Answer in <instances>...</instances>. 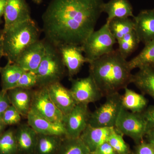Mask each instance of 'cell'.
Instances as JSON below:
<instances>
[{
    "instance_id": "1",
    "label": "cell",
    "mask_w": 154,
    "mask_h": 154,
    "mask_svg": "<svg viewBox=\"0 0 154 154\" xmlns=\"http://www.w3.org/2000/svg\"><path fill=\"white\" fill-rule=\"evenodd\" d=\"M103 0H51L42 19L45 40L58 48L82 45L95 30Z\"/></svg>"
},
{
    "instance_id": "2",
    "label": "cell",
    "mask_w": 154,
    "mask_h": 154,
    "mask_svg": "<svg viewBox=\"0 0 154 154\" xmlns=\"http://www.w3.org/2000/svg\"><path fill=\"white\" fill-rule=\"evenodd\" d=\"M89 64V75L104 97L118 93L132 82V70L128 61L117 49Z\"/></svg>"
},
{
    "instance_id": "3",
    "label": "cell",
    "mask_w": 154,
    "mask_h": 154,
    "mask_svg": "<svg viewBox=\"0 0 154 154\" xmlns=\"http://www.w3.org/2000/svg\"><path fill=\"white\" fill-rule=\"evenodd\" d=\"M40 31L31 19L14 25L3 31L2 39L4 57L15 63L23 51L39 40Z\"/></svg>"
},
{
    "instance_id": "4",
    "label": "cell",
    "mask_w": 154,
    "mask_h": 154,
    "mask_svg": "<svg viewBox=\"0 0 154 154\" xmlns=\"http://www.w3.org/2000/svg\"><path fill=\"white\" fill-rule=\"evenodd\" d=\"M45 41V53L36 72L38 88L47 87L60 82L66 69L58 48Z\"/></svg>"
},
{
    "instance_id": "5",
    "label": "cell",
    "mask_w": 154,
    "mask_h": 154,
    "mask_svg": "<svg viewBox=\"0 0 154 154\" xmlns=\"http://www.w3.org/2000/svg\"><path fill=\"white\" fill-rule=\"evenodd\" d=\"M116 43L106 22L99 30L92 32L81 46L90 63L113 51Z\"/></svg>"
},
{
    "instance_id": "6",
    "label": "cell",
    "mask_w": 154,
    "mask_h": 154,
    "mask_svg": "<svg viewBox=\"0 0 154 154\" xmlns=\"http://www.w3.org/2000/svg\"><path fill=\"white\" fill-rule=\"evenodd\" d=\"M116 130L138 144L143 140L149 128L142 113H133L122 108L115 125Z\"/></svg>"
},
{
    "instance_id": "7",
    "label": "cell",
    "mask_w": 154,
    "mask_h": 154,
    "mask_svg": "<svg viewBox=\"0 0 154 154\" xmlns=\"http://www.w3.org/2000/svg\"><path fill=\"white\" fill-rule=\"evenodd\" d=\"M105 102L91 113L89 125L94 127H115L122 109V95L118 93L105 96Z\"/></svg>"
},
{
    "instance_id": "8",
    "label": "cell",
    "mask_w": 154,
    "mask_h": 154,
    "mask_svg": "<svg viewBox=\"0 0 154 154\" xmlns=\"http://www.w3.org/2000/svg\"><path fill=\"white\" fill-rule=\"evenodd\" d=\"M30 110L50 121L62 123L63 114L53 102L47 87L33 90Z\"/></svg>"
},
{
    "instance_id": "9",
    "label": "cell",
    "mask_w": 154,
    "mask_h": 154,
    "mask_svg": "<svg viewBox=\"0 0 154 154\" xmlns=\"http://www.w3.org/2000/svg\"><path fill=\"white\" fill-rule=\"evenodd\" d=\"M70 80L71 82L70 90L77 104L89 105L104 97L90 75L85 78Z\"/></svg>"
},
{
    "instance_id": "10",
    "label": "cell",
    "mask_w": 154,
    "mask_h": 154,
    "mask_svg": "<svg viewBox=\"0 0 154 154\" xmlns=\"http://www.w3.org/2000/svg\"><path fill=\"white\" fill-rule=\"evenodd\" d=\"M91 113L88 105L77 104L70 112L63 115L62 123L66 137H79L89 125Z\"/></svg>"
},
{
    "instance_id": "11",
    "label": "cell",
    "mask_w": 154,
    "mask_h": 154,
    "mask_svg": "<svg viewBox=\"0 0 154 154\" xmlns=\"http://www.w3.org/2000/svg\"><path fill=\"white\" fill-rule=\"evenodd\" d=\"M58 49L67 70L69 80L79 72L84 64L88 63L81 45H65Z\"/></svg>"
},
{
    "instance_id": "12",
    "label": "cell",
    "mask_w": 154,
    "mask_h": 154,
    "mask_svg": "<svg viewBox=\"0 0 154 154\" xmlns=\"http://www.w3.org/2000/svg\"><path fill=\"white\" fill-rule=\"evenodd\" d=\"M31 19L30 8L26 0H7L3 31L14 25Z\"/></svg>"
},
{
    "instance_id": "13",
    "label": "cell",
    "mask_w": 154,
    "mask_h": 154,
    "mask_svg": "<svg viewBox=\"0 0 154 154\" xmlns=\"http://www.w3.org/2000/svg\"><path fill=\"white\" fill-rule=\"evenodd\" d=\"M45 40H38L26 48L20 54L15 63L25 71L36 73L45 53Z\"/></svg>"
},
{
    "instance_id": "14",
    "label": "cell",
    "mask_w": 154,
    "mask_h": 154,
    "mask_svg": "<svg viewBox=\"0 0 154 154\" xmlns=\"http://www.w3.org/2000/svg\"><path fill=\"white\" fill-rule=\"evenodd\" d=\"M47 88L53 102L63 115L70 112L76 105L70 89L64 87L60 82L51 84Z\"/></svg>"
},
{
    "instance_id": "15",
    "label": "cell",
    "mask_w": 154,
    "mask_h": 154,
    "mask_svg": "<svg viewBox=\"0 0 154 154\" xmlns=\"http://www.w3.org/2000/svg\"><path fill=\"white\" fill-rule=\"evenodd\" d=\"M28 124L38 134L66 137L62 123L54 122L30 110L27 117Z\"/></svg>"
},
{
    "instance_id": "16",
    "label": "cell",
    "mask_w": 154,
    "mask_h": 154,
    "mask_svg": "<svg viewBox=\"0 0 154 154\" xmlns=\"http://www.w3.org/2000/svg\"><path fill=\"white\" fill-rule=\"evenodd\" d=\"M133 20L140 42L145 45L154 39V9L140 11Z\"/></svg>"
},
{
    "instance_id": "17",
    "label": "cell",
    "mask_w": 154,
    "mask_h": 154,
    "mask_svg": "<svg viewBox=\"0 0 154 154\" xmlns=\"http://www.w3.org/2000/svg\"><path fill=\"white\" fill-rule=\"evenodd\" d=\"M115 130V127H94L88 125L79 137L91 154L100 145L107 141Z\"/></svg>"
},
{
    "instance_id": "18",
    "label": "cell",
    "mask_w": 154,
    "mask_h": 154,
    "mask_svg": "<svg viewBox=\"0 0 154 154\" xmlns=\"http://www.w3.org/2000/svg\"><path fill=\"white\" fill-rule=\"evenodd\" d=\"M19 154H34L38 134L28 124L19 125L15 129Z\"/></svg>"
},
{
    "instance_id": "19",
    "label": "cell",
    "mask_w": 154,
    "mask_h": 154,
    "mask_svg": "<svg viewBox=\"0 0 154 154\" xmlns=\"http://www.w3.org/2000/svg\"><path fill=\"white\" fill-rule=\"evenodd\" d=\"M33 90L15 88L8 91L11 105L14 106L22 117H27L31 109Z\"/></svg>"
},
{
    "instance_id": "20",
    "label": "cell",
    "mask_w": 154,
    "mask_h": 154,
    "mask_svg": "<svg viewBox=\"0 0 154 154\" xmlns=\"http://www.w3.org/2000/svg\"><path fill=\"white\" fill-rule=\"evenodd\" d=\"M131 83L142 93L149 95L154 100V69L151 66L139 69L133 74Z\"/></svg>"
},
{
    "instance_id": "21",
    "label": "cell",
    "mask_w": 154,
    "mask_h": 154,
    "mask_svg": "<svg viewBox=\"0 0 154 154\" xmlns=\"http://www.w3.org/2000/svg\"><path fill=\"white\" fill-rule=\"evenodd\" d=\"M102 11L107 14L106 22L116 18L134 17L132 5L128 0H110L104 3Z\"/></svg>"
},
{
    "instance_id": "22",
    "label": "cell",
    "mask_w": 154,
    "mask_h": 154,
    "mask_svg": "<svg viewBox=\"0 0 154 154\" xmlns=\"http://www.w3.org/2000/svg\"><path fill=\"white\" fill-rule=\"evenodd\" d=\"M122 95V108L133 113H142L147 107L148 100L142 94L127 87Z\"/></svg>"
},
{
    "instance_id": "23",
    "label": "cell",
    "mask_w": 154,
    "mask_h": 154,
    "mask_svg": "<svg viewBox=\"0 0 154 154\" xmlns=\"http://www.w3.org/2000/svg\"><path fill=\"white\" fill-rule=\"evenodd\" d=\"M25 71L17 64L9 62L5 66H1L2 90L8 91L16 88L19 79Z\"/></svg>"
},
{
    "instance_id": "24",
    "label": "cell",
    "mask_w": 154,
    "mask_h": 154,
    "mask_svg": "<svg viewBox=\"0 0 154 154\" xmlns=\"http://www.w3.org/2000/svg\"><path fill=\"white\" fill-rule=\"evenodd\" d=\"M65 137L38 134L34 154H57Z\"/></svg>"
},
{
    "instance_id": "25",
    "label": "cell",
    "mask_w": 154,
    "mask_h": 154,
    "mask_svg": "<svg viewBox=\"0 0 154 154\" xmlns=\"http://www.w3.org/2000/svg\"><path fill=\"white\" fill-rule=\"evenodd\" d=\"M154 63V39L145 44L143 49L130 60L128 65L131 70L146 66H151Z\"/></svg>"
},
{
    "instance_id": "26",
    "label": "cell",
    "mask_w": 154,
    "mask_h": 154,
    "mask_svg": "<svg viewBox=\"0 0 154 154\" xmlns=\"http://www.w3.org/2000/svg\"><path fill=\"white\" fill-rule=\"evenodd\" d=\"M107 22L110 32L117 42L126 34L134 30V22L129 18H116Z\"/></svg>"
},
{
    "instance_id": "27",
    "label": "cell",
    "mask_w": 154,
    "mask_h": 154,
    "mask_svg": "<svg viewBox=\"0 0 154 154\" xmlns=\"http://www.w3.org/2000/svg\"><path fill=\"white\" fill-rule=\"evenodd\" d=\"M57 154H91L80 137H65Z\"/></svg>"
},
{
    "instance_id": "28",
    "label": "cell",
    "mask_w": 154,
    "mask_h": 154,
    "mask_svg": "<svg viewBox=\"0 0 154 154\" xmlns=\"http://www.w3.org/2000/svg\"><path fill=\"white\" fill-rule=\"evenodd\" d=\"M0 154H19L14 128L6 130L0 136Z\"/></svg>"
},
{
    "instance_id": "29",
    "label": "cell",
    "mask_w": 154,
    "mask_h": 154,
    "mask_svg": "<svg viewBox=\"0 0 154 154\" xmlns=\"http://www.w3.org/2000/svg\"><path fill=\"white\" fill-rule=\"evenodd\" d=\"M134 30L123 36L117 41V50L121 55L125 59L128 57L137 49L140 43Z\"/></svg>"
},
{
    "instance_id": "30",
    "label": "cell",
    "mask_w": 154,
    "mask_h": 154,
    "mask_svg": "<svg viewBox=\"0 0 154 154\" xmlns=\"http://www.w3.org/2000/svg\"><path fill=\"white\" fill-rule=\"evenodd\" d=\"M123 136V135L116 129L108 138L107 142L112 146L117 154H129L131 151L129 146L125 141Z\"/></svg>"
},
{
    "instance_id": "31",
    "label": "cell",
    "mask_w": 154,
    "mask_h": 154,
    "mask_svg": "<svg viewBox=\"0 0 154 154\" xmlns=\"http://www.w3.org/2000/svg\"><path fill=\"white\" fill-rule=\"evenodd\" d=\"M37 78L36 73L30 71H25L18 81L16 88L26 89H32L37 87Z\"/></svg>"
},
{
    "instance_id": "32",
    "label": "cell",
    "mask_w": 154,
    "mask_h": 154,
    "mask_svg": "<svg viewBox=\"0 0 154 154\" xmlns=\"http://www.w3.org/2000/svg\"><path fill=\"white\" fill-rule=\"evenodd\" d=\"M22 115L13 105H11L3 114L2 119L7 125L19 124L22 119Z\"/></svg>"
},
{
    "instance_id": "33",
    "label": "cell",
    "mask_w": 154,
    "mask_h": 154,
    "mask_svg": "<svg viewBox=\"0 0 154 154\" xmlns=\"http://www.w3.org/2000/svg\"><path fill=\"white\" fill-rule=\"evenodd\" d=\"M135 154H154V148L150 143L143 140L137 144Z\"/></svg>"
},
{
    "instance_id": "34",
    "label": "cell",
    "mask_w": 154,
    "mask_h": 154,
    "mask_svg": "<svg viewBox=\"0 0 154 154\" xmlns=\"http://www.w3.org/2000/svg\"><path fill=\"white\" fill-rule=\"evenodd\" d=\"M11 105L8 91H0V118H2L5 111Z\"/></svg>"
},
{
    "instance_id": "35",
    "label": "cell",
    "mask_w": 154,
    "mask_h": 154,
    "mask_svg": "<svg viewBox=\"0 0 154 154\" xmlns=\"http://www.w3.org/2000/svg\"><path fill=\"white\" fill-rule=\"evenodd\" d=\"M91 154H118L107 141L99 146Z\"/></svg>"
},
{
    "instance_id": "36",
    "label": "cell",
    "mask_w": 154,
    "mask_h": 154,
    "mask_svg": "<svg viewBox=\"0 0 154 154\" xmlns=\"http://www.w3.org/2000/svg\"><path fill=\"white\" fill-rule=\"evenodd\" d=\"M142 113L147 122L149 129L154 128V105L147 107Z\"/></svg>"
},
{
    "instance_id": "37",
    "label": "cell",
    "mask_w": 154,
    "mask_h": 154,
    "mask_svg": "<svg viewBox=\"0 0 154 154\" xmlns=\"http://www.w3.org/2000/svg\"><path fill=\"white\" fill-rule=\"evenodd\" d=\"M148 142L151 144L154 148V128H150L145 136Z\"/></svg>"
},
{
    "instance_id": "38",
    "label": "cell",
    "mask_w": 154,
    "mask_h": 154,
    "mask_svg": "<svg viewBox=\"0 0 154 154\" xmlns=\"http://www.w3.org/2000/svg\"><path fill=\"white\" fill-rule=\"evenodd\" d=\"M7 0H0V25L2 23V18H4V12Z\"/></svg>"
},
{
    "instance_id": "39",
    "label": "cell",
    "mask_w": 154,
    "mask_h": 154,
    "mask_svg": "<svg viewBox=\"0 0 154 154\" xmlns=\"http://www.w3.org/2000/svg\"><path fill=\"white\" fill-rule=\"evenodd\" d=\"M7 125L5 124L2 118H0V136L6 130Z\"/></svg>"
},
{
    "instance_id": "40",
    "label": "cell",
    "mask_w": 154,
    "mask_h": 154,
    "mask_svg": "<svg viewBox=\"0 0 154 154\" xmlns=\"http://www.w3.org/2000/svg\"><path fill=\"white\" fill-rule=\"evenodd\" d=\"M3 57H4V53H3L2 39V36L0 38V62H1V59ZM0 67H1V66H0Z\"/></svg>"
},
{
    "instance_id": "41",
    "label": "cell",
    "mask_w": 154,
    "mask_h": 154,
    "mask_svg": "<svg viewBox=\"0 0 154 154\" xmlns=\"http://www.w3.org/2000/svg\"><path fill=\"white\" fill-rule=\"evenodd\" d=\"M32 1L33 3H35L37 5H39V4H41L43 0H32Z\"/></svg>"
},
{
    "instance_id": "42",
    "label": "cell",
    "mask_w": 154,
    "mask_h": 154,
    "mask_svg": "<svg viewBox=\"0 0 154 154\" xmlns=\"http://www.w3.org/2000/svg\"><path fill=\"white\" fill-rule=\"evenodd\" d=\"M3 33V29H2V30H0V38L2 37V36Z\"/></svg>"
},
{
    "instance_id": "43",
    "label": "cell",
    "mask_w": 154,
    "mask_h": 154,
    "mask_svg": "<svg viewBox=\"0 0 154 154\" xmlns=\"http://www.w3.org/2000/svg\"><path fill=\"white\" fill-rule=\"evenodd\" d=\"M129 154H135L134 152H131Z\"/></svg>"
},
{
    "instance_id": "44",
    "label": "cell",
    "mask_w": 154,
    "mask_h": 154,
    "mask_svg": "<svg viewBox=\"0 0 154 154\" xmlns=\"http://www.w3.org/2000/svg\"><path fill=\"white\" fill-rule=\"evenodd\" d=\"M151 66L154 69V63L152 64V65Z\"/></svg>"
}]
</instances>
